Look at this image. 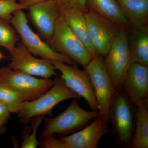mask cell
<instances>
[{
  "instance_id": "ac0fdd59",
  "label": "cell",
  "mask_w": 148,
  "mask_h": 148,
  "mask_svg": "<svg viewBox=\"0 0 148 148\" xmlns=\"http://www.w3.org/2000/svg\"><path fill=\"white\" fill-rule=\"evenodd\" d=\"M135 106V129L128 147L130 148H148V100L139 102Z\"/></svg>"
},
{
  "instance_id": "d6986e66",
  "label": "cell",
  "mask_w": 148,
  "mask_h": 148,
  "mask_svg": "<svg viewBox=\"0 0 148 148\" xmlns=\"http://www.w3.org/2000/svg\"><path fill=\"white\" fill-rule=\"evenodd\" d=\"M131 27L148 25V0H116Z\"/></svg>"
},
{
  "instance_id": "603a6c76",
  "label": "cell",
  "mask_w": 148,
  "mask_h": 148,
  "mask_svg": "<svg viewBox=\"0 0 148 148\" xmlns=\"http://www.w3.org/2000/svg\"><path fill=\"white\" fill-rule=\"evenodd\" d=\"M27 9L17 0H0V18L10 23L12 14L19 10Z\"/></svg>"
},
{
  "instance_id": "30bf717a",
  "label": "cell",
  "mask_w": 148,
  "mask_h": 148,
  "mask_svg": "<svg viewBox=\"0 0 148 148\" xmlns=\"http://www.w3.org/2000/svg\"><path fill=\"white\" fill-rule=\"evenodd\" d=\"M9 54L11 61L8 67L12 70L42 78L57 76L56 69L50 60L34 57L21 42Z\"/></svg>"
},
{
  "instance_id": "7402d4cb",
  "label": "cell",
  "mask_w": 148,
  "mask_h": 148,
  "mask_svg": "<svg viewBox=\"0 0 148 148\" xmlns=\"http://www.w3.org/2000/svg\"><path fill=\"white\" fill-rule=\"evenodd\" d=\"M26 101L27 100L23 95L5 85L0 83V101L12 108L14 114L21 103Z\"/></svg>"
},
{
  "instance_id": "f1b7e54d",
  "label": "cell",
  "mask_w": 148,
  "mask_h": 148,
  "mask_svg": "<svg viewBox=\"0 0 148 148\" xmlns=\"http://www.w3.org/2000/svg\"><path fill=\"white\" fill-rule=\"evenodd\" d=\"M7 58V56L3 55L1 52L0 51V60H2V59H5Z\"/></svg>"
},
{
  "instance_id": "52a82bcc",
  "label": "cell",
  "mask_w": 148,
  "mask_h": 148,
  "mask_svg": "<svg viewBox=\"0 0 148 148\" xmlns=\"http://www.w3.org/2000/svg\"><path fill=\"white\" fill-rule=\"evenodd\" d=\"M132 104L122 90L114 95L111 103L109 115L111 132L123 145L129 146L133 137L135 119Z\"/></svg>"
},
{
  "instance_id": "83f0119b",
  "label": "cell",
  "mask_w": 148,
  "mask_h": 148,
  "mask_svg": "<svg viewBox=\"0 0 148 148\" xmlns=\"http://www.w3.org/2000/svg\"><path fill=\"white\" fill-rule=\"evenodd\" d=\"M8 120H3L0 121V135L3 134L5 132L6 128L5 124L7 123Z\"/></svg>"
},
{
  "instance_id": "9c48e42d",
  "label": "cell",
  "mask_w": 148,
  "mask_h": 148,
  "mask_svg": "<svg viewBox=\"0 0 148 148\" xmlns=\"http://www.w3.org/2000/svg\"><path fill=\"white\" fill-rule=\"evenodd\" d=\"M69 89L86 101L91 110L98 112L92 82L85 69L80 70L76 65L56 61H50Z\"/></svg>"
},
{
  "instance_id": "3957f363",
  "label": "cell",
  "mask_w": 148,
  "mask_h": 148,
  "mask_svg": "<svg viewBox=\"0 0 148 148\" xmlns=\"http://www.w3.org/2000/svg\"><path fill=\"white\" fill-rule=\"evenodd\" d=\"M10 24L18 34L21 42L33 55L50 61L73 64L69 56L56 51L33 32L29 27L24 10H19L14 12Z\"/></svg>"
},
{
  "instance_id": "7a4b0ae2",
  "label": "cell",
  "mask_w": 148,
  "mask_h": 148,
  "mask_svg": "<svg viewBox=\"0 0 148 148\" xmlns=\"http://www.w3.org/2000/svg\"><path fill=\"white\" fill-rule=\"evenodd\" d=\"M67 108L53 118H46L42 138L54 135L65 136L73 133L86 126L99 115L98 112L85 110L80 106L77 98H73Z\"/></svg>"
},
{
  "instance_id": "484cf974",
  "label": "cell",
  "mask_w": 148,
  "mask_h": 148,
  "mask_svg": "<svg viewBox=\"0 0 148 148\" xmlns=\"http://www.w3.org/2000/svg\"><path fill=\"white\" fill-rule=\"evenodd\" d=\"M14 113L12 108L0 101V121H8L11 114Z\"/></svg>"
},
{
  "instance_id": "6da1fadb",
  "label": "cell",
  "mask_w": 148,
  "mask_h": 148,
  "mask_svg": "<svg viewBox=\"0 0 148 148\" xmlns=\"http://www.w3.org/2000/svg\"><path fill=\"white\" fill-rule=\"evenodd\" d=\"M50 89L38 98L22 102L15 112L19 121L27 124L34 117L51 114L52 110L63 101L79 98V96L69 89L61 77H56Z\"/></svg>"
},
{
  "instance_id": "7c38bea8",
  "label": "cell",
  "mask_w": 148,
  "mask_h": 148,
  "mask_svg": "<svg viewBox=\"0 0 148 148\" xmlns=\"http://www.w3.org/2000/svg\"><path fill=\"white\" fill-rule=\"evenodd\" d=\"M108 122L99 114L82 129L70 135L59 138L66 148H96L104 135L111 132Z\"/></svg>"
},
{
  "instance_id": "4fadbf2b",
  "label": "cell",
  "mask_w": 148,
  "mask_h": 148,
  "mask_svg": "<svg viewBox=\"0 0 148 148\" xmlns=\"http://www.w3.org/2000/svg\"><path fill=\"white\" fill-rule=\"evenodd\" d=\"M29 16L38 32L47 42L52 38L61 14L57 0H44L28 9Z\"/></svg>"
},
{
  "instance_id": "ba28073f",
  "label": "cell",
  "mask_w": 148,
  "mask_h": 148,
  "mask_svg": "<svg viewBox=\"0 0 148 148\" xmlns=\"http://www.w3.org/2000/svg\"><path fill=\"white\" fill-rule=\"evenodd\" d=\"M0 83L23 95L27 101L38 98L54 84L50 78H39L8 67L0 68Z\"/></svg>"
},
{
  "instance_id": "e0dca14e",
  "label": "cell",
  "mask_w": 148,
  "mask_h": 148,
  "mask_svg": "<svg viewBox=\"0 0 148 148\" xmlns=\"http://www.w3.org/2000/svg\"><path fill=\"white\" fill-rule=\"evenodd\" d=\"M128 43L132 64L148 66V25L131 27Z\"/></svg>"
},
{
  "instance_id": "ffe728a7",
  "label": "cell",
  "mask_w": 148,
  "mask_h": 148,
  "mask_svg": "<svg viewBox=\"0 0 148 148\" xmlns=\"http://www.w3.org/2000/svg\"><path fill=\"white\" fill-rule=\"evenodd\" d=\"M10 24L0 18V46L5 48L9 53L14 49L20 39L16 30Z\"/></svg>"
},
{
  "instance_id": "44dd1931",
  "label": "cell",
  "mask_w": 148,
  "mask_h": 148,
  "mask_svg": "<svg viewBox=\"0 0 148 148\" xmlns=\"http://www.w3.org/2000/svg\"><path fill=\"white\" fill-rule=\"evenodd\" d=\"M44 116L34 117L30 121V126L24 127L21 132V148H36L39 146V142L37 139L38 130L43 120Z\"/></svg>"
},
{
  "instance_id": "4316f807",
  "label": "cell",
  "mask_w": 148,
  "mask_h": 148,
  "mask_svg": "<svg viewBox=\"0 0 148 148\" xmlns=\"http://www.w3.org/2000/svg\"><path fill=\"white\" fill-rule=\"evenodd\" d=\"M18 1L19 3L26 7L28 9L29 7L31 6L44 0H18Z\"/></svg>"
},
{
  "instance_id": "9a60e30c",
  "label": "cell",
  "mask_w": 148,
  "mask_h": 148,
  "mask_svg": "<svg viewBox=\"0 0 148 148\" xmlns=\"http://www.w3.org/2000/svg\"><path fill=\"white\" fill-rule=\"evenodd\" d=\"M60 13L76 36L87 48L92 56L98 54L92 45L84 12L76 8L65 7Z\"/></svg>"
},
{
  "instance_id": "8fae6325",
  "label": "cell",
  "mask_w": 148,
  "mask_h": 148,
  "mask_svg": "<svg viewBox=\"0 0 148 148\" xmlns=\"http://www.w3.org/2000/svg\"><path fill=\"white\" fill-rule=\"evenodd\" d=\"M84 14L93 47L97 53L104 57L120 29L107 18L90 9Z\"/></svg>"
},
{
  "instance_id": "8992f818",
  "label": "cell",
  "mask_w": 148,
  "mask_h": 148,
  "mask_svg": "<svg viewBox=\"0 0 148 148\" xmlns=\"http://www.w3.org/2000/svg\"><path fill=\"white\" fill-rule=\"evenodd\" d=\"M47 42L56 51L68 56L84 68L93 57L86 47L74 34L61 14L53 36Z\"/></svg>"
},
{
  "instance_id": "d4e9b609",
  "label": "cell",
  "mask_w": 148,
  "mask_h": 148,
  "mask_svg": "<svg viewBox=\"0 0 148 148\" xmlns=\"http://www.w3.org/2000/svg\"><path fill=\"white\" fill-rule=\"evenodd\" d=\"M59 8L65 7L76 8L86 12L88 10L86 0H57Z\"/></svg>"
},
{
  "instance_id": "2e32d148",
  "label": "cell",
  "mask_w": 148,
  "mask_h": 148,
  "mask_svg": "<svg viewBox=\"0 0 148 148\" xmlns=\"http://www.w3.org/2000/svg\"><path fill=\"white\" fill-rule=\"evenodd\" d=\"M88 9L107 18L119 29L130 31L131 25L116 0H86Z\"/></svg>"
},
{
  "instance_id": "cb8c5ba5",
  "label": "cell",
  "mask_w": 148,
  "mask_h": 148,
  "mask_svg": "<svg viewBox=\"0 0 148 148\" xmlns=\"http://www.w3.org/2000/svg\"><path fill=\"white\" fill-rule=\"evenodd\" d=\"M38 146L41 148H66L62 140L56 138L54 135L42 138Z\"/></svg>"
},
{
  "instance_id": "5bb4252c",
  "label": "cell",
  "mask_w": 148,
  "mask_h": 148,
  "mask_svg": "<svg viewBox=\"0 0 148 148\" xmlns=\"http://www.w3.org/2000/svg\"><path fill=\"white\" fill-rule=\"evenodd\" d=\"M121 90L134 105L148 100V66L132 63L125 77Z\"/></svg>"
},
{
  "instance_id": "277c9868",
  "label": "cell",
  "mask_w": 148,
  "mask_h": 148,
  "mask_svg": "<svg viewBox=\"0 0 148 148\" xmlns=\"http://www.w3.org/2000/svg\"><path fill=\"white\" fill-rule=\"evenodd\" d=\"M129 30L120 29L105 58L104 64L115 90L121 91L122 85L132 64L128 47Z\"/></svg>"
},
{
  "instance_id": "5b68a950",
  "label": "cell",
  "mask_w": 148,
  "mask_h": 148,
  "mask_svg": "<svg viewBox=\"0 0 148 148\" xmlns=\"http://www.w3.org/2000/svg\"><path fill=\"white\" fill-rule=\"evenodd\" d=\"M92 82L99 115L109 122L112 99L117 92L103 61V57L97 54L84 67Z\"/></svg>"
}]
</instances>
